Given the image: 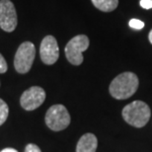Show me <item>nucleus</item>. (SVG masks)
Wrapping results in <instances>:
<instances>
[{"label": "nucleus", "mask_w": 152, "mask_h": 152, "mask_svg": "<svg viewBox=\"0 0 152 152\" xmlns=\"http://www.w3.org/2000/svg\"><path fill=\"white\" fill-rule=\"evenodd\" d=\"M138 77L129 71L118 75L111 82L109 91L112 97L117 100H126L130 98L138 88Z\"/></svg>", "instance_id": "nucleus-1"}, {"label": "nucleus", "mask_w": 152, "mask_h": 152, "mask_svg": "<svg viewBox=\"0 0 152 152\" xmlns=\"http://www.w3.org/2000/svg\"><path fill=\"white\" fill-rule=\"evenodd\" d=\"M124 120L134 127H143L151 115L150 108L142 101H133L126 105L121 112Z\"/></svg>", "instance_id": "nucleus-2"}, {"label": "nucleus", "mask_w": 152, "mask_h": 152, "mask_svg": "<svg viewBox=\"0 0 152 152\" xmlns=\"http://www.w3.org/2000/svg\"><path fill=\"white\" fill-rule=\"evenodd\" d=\"M45 124L53 132H60L65 129L70 124V115L63 105H53L48 109L45 114Z\"/></svg>", "instance_id": "nucleus-3"}, {"label": "nucleus", "mask_w": 152, "mask_h": 152, "mask_svg": "<svg viewBox=\"0 0 152 152\" xmlns=\"http://www.w3.org/2000/svg\"><path fill=\"white\" fill-rule=\"evenodd\" d=\"M36 56L35 45L31 42H25L20 45L15 54L14 67L17 72L25 74L30 71Z\"/></svg>", "instance_id": "nucleus-4"}, {"label": "nucleus", "mask_w": 152, "mask_h": 152, "mask_svg": "<svg viewBox=\"0 0 152 152\" xmlns=\"http://www.w3.org/2000/svg\"><path fill=\"white\" fill-rule=\"evenodd\" d=\"M89 39L85 35H78L72 38L65 47L66 58L71 64L80 65L83 62V51L89 48Z\"/></svg>", "instance_id": "nucleus-5"}, {"label": "nucleus", "mask_w": 152, "mask_h": 152, "mask_svg": "<svg viewBox=\"0 0 152 152\" xmlns=\"http://www.w3.org/2000/svg\"><path fill=\"white\" fill-rule=\"evenodd\" d=\"M17 12L10 0H0V28L11 33L17 27Z\"/></svg>", "instance_id": "nucleus-6"}, {"label": "nucleus", "mask_w": 152, "mask_h": 152, "mask_svg": "<svg viewBox=\"0 0 152 152\" xmlns=\"http://www.w3.org/2000/svg\"><path fill=\"white\" fill-rule=\"evenodd\" d=\"M45 100V92L42 87L33 86L26 90L20 98V104L24 110L34 111Z\"/></svg>", "instance_id": "nucleus-7"}, {"label": "nucleus", "mask_w": 152, "mask_h": 152, "mask_svg": "<svg viewBox=\"0 0 152 152\" xmlns=\"http://www.w3.org/2000/svg\"><path fill=\"white\" fill-rule=\"evenodd\" d=\"M42 61L47 65H51L57 61L59 57V48L57 42L53 36H47L42 41L39 48Z\"/></svg>", "instance_id": "nucleus-8"}, {"label": "nucleus", "mask_w": 152, "mask_h": 152, "mask_svg": "<svg viewBox=\"0 0 152 152\" xmlns=\"http://www.w3.org/2000/svg\"><path fill=\"white\" fill-rule=\"evenodd\" d=\"M98 139L93 133H85L78 140L76 152H96Z\"/></svg>", "instance_id": "nucleus-9"}, {"label": "nucleus", "mask_w": 152, "mask_h": 152, "mask_svg": "<svg viewBox=\"0 0 152 152\" xmlns=\"http://www.w3.org/2000/svg\"><path fill=\"white\" fill-rule=\"evenodd\" d=\"M97 9L103 12L114 11L118 5V0H91Z\"/></svg>", "instance_id": "nucleus-10"}, {"label": "nucleus", "mask_w": 152, "mask_h": 152, "mask_svg": "<svg viewBox=\"0 0 152 152\" xmlns=\"http://www.w3.org/2000/svg\"><path fill=\"white\" fill-rule=\"evenodd\" d=\"M129 25L130 28L135 29V30H140L144 27V23L142 21L138 20V19H132L129 21Z\"/></svg>", "instance_id": "nucleus-11"}, {"label": "nucleus", "mask_w": 152, "mask_h": 152, "mask_svg": "<svg viewBox=\"0 0 152 152\" xmlns=\"http://www.w3.org/2000/svg\"><path fill=\"white\" fill-rule=\"evenodd\" d=\"M6 71H7V62L2 54L0 53V73H5Z\"/></svg>", "instance_id": "nucleus-12"}, {"label": "nucleus", "mask_w": 152, "mask_h": 152, "mask_svg": "<svg viewBox=\"0 0 152 152\" xmlns=\"http://www.w3.org/2000/svg\"><path fill=\"white\" fill-rule=\"evenodd\" d=\"M25 152H42L41 149L38 145L33 144V143H29L25 148Z\"/></svg>", "instance_id": "nucleus-13"}, {"label": "nucleus", "mask_w": 152, "mask_h": 152, "mask_svg": "<svg viewBox=\"0 0 152 152\" xmlns=\"http://www.w3.org/2000/svg\"><path fill=\"white\" fill-rule=\"evenodd\" d=\"M140 6L144 9H151L152 0H140Z\"/></svg>", "instance_id": "nucleus-14"}, {"label": "nucleus", "mask_w": 152, "mask_h": 152, "mask_svg": "<svg viewBox=\"0 0 152 152\" xmlns=\"http://www.w3.org/2000/svg\"><path fill=\"white\" fill-rule=\"evenodd\" d=\"M1 152H18V151L16 149H13V148H5Z\"/></svg>", "instance_id": "nucleus-15"}, {"label": "nucleus", "mask_w": 152, "mask_h": 152, "mask_svg": "<svg viewBox=\"0 0 152 152\" xmlns=\"http://www.w3.org/2000/svg\"><path fill=\"white\" fill-rule=\"evenodd\" d=\"M148 39H149V42H150V44L152 45V30L149 32V35H148Z\"/></svg>", "instance_id": "nucleus-16"}]
</instances>
